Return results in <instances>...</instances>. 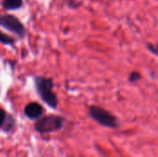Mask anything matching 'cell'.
Returning <instances> with one entry per match:
<instances>
[{"label": "cell", "instance_id": "obj_2", "mask_svg": "<svg viewBox=\"0 0 158 157\" xmlns=\"http://www.w3.org/2000/svg\"><path fill=\"white\" fill-rule=\"evenodd\" d=\"M65 118L57 115H47L41 117L34 124V129L39 133H51L61 130L64 126Z\"/></svg>", "mask_w": 158, "mask_h": 157}, {"label": "cell", "instance_id": "obj_11", "mask_svg": "<svg viewBox=\"0 0 158 157\" xmlns=\"http://www.w3.org/2000/svg\"><path fill=\"white\" fill-rule=\"evenodd\" d=\"M6 116H7V114L6 113V111L4 109L0 108V128L3 127V125L6 119Z\"/></svg>", "mask_w": 158, "mask_h": 157}, {"label": "cell", "instance_id": "obj_4", "mask_svg": "<svg viewBox=\"0 0 158 157\" xmlns=\"http://www.w3.org/2000/svg\"><path fill=\"white\" fill-rule=\"evenodd\" d=\"M0 27L16 34L19 39H23L27 33L23 23L12 14H3L0 16Z\"/></svg>", "mask_w": 158, "mask_h": 157}, {"label": "cell", "instance_id": "obj_1", "mask_svg": "<svg viewBox=\"0 0 158 157\" xmlns=\"http://www.w3.org/2000/svg\"><path fill=\"white\" fill-rule=\"evenodd\" d=\"M33 82L36 93L42 101L45 103L49 107L56 109L58 105V99L53 91L55 86L53 79L37 75L33 77Z\"/></svg>", "mask_w": 158, "mask_h": 157}, {"label": "cell", "instance_id": "obj_7", "mask_svg": "<svg viewBox=\"0 0 158 157\" xmlns=\"http://www.w3.org/2000/svg\"><path fill=\"white\" fill-rule=\"evenodd\" d=\"M0 43L4 45H10L12 46L16 43V39L3 31H0Z\"/></svg>", "mask_w": 158, "mask_h": 157}, {"label": "cell", "instance_id": "obj_6", "mask_svg": "<svg viewBox=\"0 0 158 157\" xmlns=\"http://www.w3.org/2000/svg\"><path fill=\"white\" fill-rule=\"evenodd\" d=\"M1 6L6 10H18L22 7L23 0H2Z\"/></svg>", "mask_w": 158, "mask_h": 157}, {"label": "cell", "instance_id": "obj_8", "mask_svg": "<svg viewBox=\"0 0 158 157\" xmlns=\"http://www.w3.org/2000/svg\"><path fill=\"white\" fill-rule=\"evenodd\" d=\"M14 124H15L14 118H13L10 115H7V116H6V121H5V123H4V125H3L5 131H9V130L14 127Z\"/></svg>", "mask_w": 158, "mask_h": 157}, {"label": "cell", "instance_id": "obj_5", "mask_svg": "<svg viewBox=\"0 0 158 157\" xmlns=\"http://www.w3.org/2000/svg\"><path fill=\"white\" fill-rule=\"evenodd\" d=\"M44 112V107L39 103L36 102L29 103L28 105H26L24 108V115L26 116V118L31 120L40 118L43 116Z\"/></svg>", "mask_w": 158, "mask_h": 157}, {"label": "cell", "instance_id": "obj_3", "mask_svg": "<svg viewBox=\"0 0 158 157\" xmlns=\"http://www.w3.org/2000/svg\"><path fill=\"white\" fill-rule=\"evenodd\" d=\"M89 115L94 120H95L98 124L104 127L109 129H116L119 126L118 118L109 111L106 110L101 106L95 105H91L89 107Z\"/></svg>", "mask_w": 158, "mask_h": 157}, {"label": "cell", "instance_id": "obj_9", "mask_svg": "<svg viewBox=\"0 0 158 157\" xmlns=\"http://www.w3.org/2000/svg\"><path fill=\"white\" fill-rule=\"evenodd\" d=\"M142 74L138 71H133L131 73H130L129 75V81L133 83V82H137L138 81H140L142 79Z\"/></svg>", "mask_w": 158, "mask_h": 157}, {"label": "cell", "instance_id": "obj_10", "mask_svg": "<svg viewBox=\"0 0 158 157\" xmlns=\"http://www.w3.org/2000/svg\"><path fill=\"white\" fill-rule=\"evenodd\" d=\"M147 49L155 56H156L158 57V42L156 44H151V43H148L147 44Z\"/></svg>", "mask_w": 158, "mask_h": 157}]
</instances>
